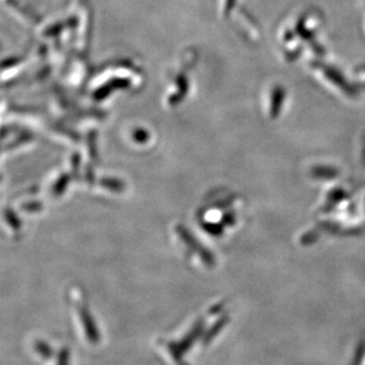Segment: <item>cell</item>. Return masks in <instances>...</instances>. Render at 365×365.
<instances>
[{
	"mask_svg": "<svg viewBox=\"0 0 365 365\" xmlns=\"http://www.w3.org/2000/svg\"><path fill=\"white\" fill-rule=\"evenodd\" d=\"M58 365H68V352L63 351L59 357Z\"/></svg>",
	"mask_w": 365,
	"mask_h": 365,
	"instance_id": "obj_1",
	"label": "cell"
}]
</instances>
